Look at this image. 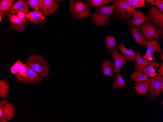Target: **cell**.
I'll list each match as a JSON object with an SVG mask.
<instances>
[{"mask_svg": "<svg viewBox=\"0 0 163 122\" xmlns=\"http://www.w3.org/2000/svg\"><path fill=\"white\" fill-rule=\"evenodd\" d=\"M111 3L115 7L112 17L113 21L117 22L130 19L136 10L130 6L127 0H112Z\"/></svg>", "mask_w": 163, "mask_h": 122, "instance_id": "1", "label": "cell"}, {"mask_svg": "<svg viewBox=\"0 0 163 122\" xmlns=\"http://www.w3.org/2000/svg\"><path fill=\"white\" fill-rule=\"evenodd\" d=\"M113 5L96 8L92 14V20L96 26L105 28L109 23L115 9Z\"/></svg>", "mask_w": 163, "mask_h": 122, "instance_id": "2", "label": "cell"}, {"mask_svg": "<svg viewBox=\"0 0 163 122\" xmlns=\"http://www.w3.org/2000/svg\"><path fill=\"white\" fill-rule=\"evenodd\" d=\"M25 63L28 66L43 77H48L50 68L48 62L41 55L32 54L26 60Z\"/></svg>", "mask_w": 163, "mask_h": 122, "instance_id": "3", "label": "cell"}, {"mask_svg": "<svg viewBox=\"0 0 163 122\" xmlns=\"http://www.w3.org/2000/svg\"><path fill=\"white\" fill-rule=\"evenodd\" d=\"M69 3L70 11L75 19H86L90 16L91 9L84 1L71 0Z\"/></svg>", "mask_w": 163, "mask_h": 122, "instance_id": "4", "label": "cell"}, {"mask_svg": "<svg viewBox=\"0 0 163 122\" xmlns=\"http://www.w3.org/2000/svg\"><path fill=\"white\" fill-rule=\"evenodd\" d=\"M147 16L148 20L157 29L159 38L163 40V13L156 7L151 6L148 8Z\"/></svg>", "mask_w": 163, "mask_h": 122, "instance_id": "5", "label": "cell"}, {"mask_svg": "<svg viewBox=\"0 0 163 122\" xmlns=\"http://www.w3.org/2000/svg\"><path fill=\"white\" fill-rule=\"evenodd\" d=\"M149 99L154 100L157 98L163 91V77L157 75L150 79Z\"/></svg>", "mask_w": 163, "mask_h": 122, "instance_id": "6", "label": "cell"}, {"mask_svg": "<svg viewBox=\"0 0 163 122\" xmlns=\"http://www.w3.org/2000/svg\"><path fill=\"white\" fill-rule=\"evenodd\" d=\"M14 106L12 103L2 99L0 101V122L11 120L15 114Z\"/></svg>", "mask_w": 163, "mask_h": 122, "instance_id": "7", "label": "cell"}, {"mask_svg": "<svg viewBox=\"0 0 163 122\" xmlns=\"http://www.w3.org/2000/svg\"><path fill=\"white\" fill-rule=\"evenodd\" d=\"M139 27L147 41L152 40L155 39L160 41L158 31L150 22L147 20L142 24Z\"/></svg>", "mask_w": 163, "mask_h": 122, "instance_id": "8", "label": "cell"}, {"mask_svg": "<svg viewBox=\"0 0 163 122\" xmlns=\"http://www.w3.org/2000/svg\"><path fill=\"white\" fill-rule=\"evenodd\" d=\"M5 20L10 23L9 28L19 32L25 30L28 22L26 19L19 18L15 15L10 14Z\"/></svg>", "mask_w": 163, "mask_h": 122, "instance_id": "9", "label": "cell"}, {"mask_svg": "<svg viewBox=\"0 0 163 122\" xmlns=\"http://www.w3.org/2000/svg\"><path fill=\"white\" fill-rule=\"evenodd\" d=\"M26 67V72L25 76L21 78L17 81L23 84H32L42 81L41 76L25 64Z\"/></svg>", "mask_w": 163, "mask_h": 122, "instance_id": "10", "label": "cell"}, {"mask_svg": "<svg viewBox=\"0 0 163 122\" xmlns=\"http://www.w3.org/2000/svg\"><path fill=\"white\" fill-rule=\"evenodd\" d=\"M26 19L33 23L42 26L49 21L43 14L41 10L36 9L34 11L28 13L25 15Z\"/></svg>", "mask_w": 163, "mask_h": 122, "instance_id": "11", "label": "cell"}, {"mask_svg": "<svg viewBox=\"0 0 163 122\" xmlns=\"http://www.w3.org/2000/svg\"><path fill=\"white\" fill-rule=\"evenodd\" d=\"M146 45L147 47L146 52L144 55L141 57L149 61H155L156 60L153 56L154 52H156L161 54L162 52L161 47L157 40L155 39L152 40L147 41Z\"/></svg>", "mask_w": 163, "mask_h": 122, "instance_id": "12", "label": "cell"}, {"mask_svg": "<svg viewBox=\"0 0 163 122\" xmlns=\"http://www.w3.org/2000/svg\"><path fill=\"white\" fill-rule=\"evenodd\" d=\"M132 16V19L125 21L130 29L133 27L139 26L144 22L148 20L147 16L140 10L136 9Z\"/></svg>", "mask_w": 163, "mask_h": 122, "instance_id": "13", "label": "cell"}, {"mask_svg": "<svg viewBox=\"0 0 163 122\" xmlns=\"http://www.w3.org/2000/svg\"><path fill=\"white\" fill-rule=\"evenodd\" d=\"M59 7V5L53 0H43L42 9L43 13L46 17L55 13Z\"/></svg>", "mask_w": 163, "mask_h": 122, "instance_id": "14", "label": "cell"}, {"mask_svg": "<svg viewBox=\"0 0 163 122\" xmlns=\"http://www.w3.org/2000/svg\"><path fill=\"white\" fill-rule=\"evenodd\" d=\"M117 51L118 49H116L109 52L114 60V71L115 74L119 73L121 70L122 67L127 62L126 57L122 55L119 54Z\"/></svg>", "mask_w": 163, "mask_h": 122, "instance_id": "15", "label": "cell"}, {"mask_svg": "<svg viewBox=\"0 0 163 122\" xmlns=\"http://www.w3.org/2000/svg\"><path fill=\"white\" fill-rule=\"evenodd\" d=\"M29 11V4L26 1L20 0L15 3L10 11V15H14L20 11H23L27 14Z\"/></svg>", "mask_w": 163, "mask_h": 122, "instance_id": "16", "label": "cell"}, {"mask_svg": "<svg viewBox=\"0 0 163 122\" xmlns=\"http://www.w3.org/2000/svg\"><path fill=\"white\" fill-rule=\"evenodd\" d=\"M102 71L103 75H107L113 79L115 76L114 65L112 61L107 58L103 61L101 65Z\"/></svg>", "mask_w": 163, "mask_h": 122, "instance_id": "17", "label": "cell"}, {"mask_svg": "<svg viewBox=\"0 0 163 122\" xmlns=\"http://www.w3.org/2000/svg\"><path fill=\"white\" fill-rule=\"evenodd\" d=\"M130 29L131 34L135 38V41L139 46H145L147 41L143 36L139 27H133Z\"/></svg>", "mask_w": 163, "mask_h": 122, "instance_id": "18", "label": "cell"}, {"mask_svg": "<svg viewBox=\"0 0 163 122\" xmlns=\"http://www.w3.org/2000/svg\"><path fill=\"white\" fill-rule=\"evenodd\" d=\"M15 0H1L0 1V15L4 17L9 14V9L16 1Z\"/></svg>", "mask_w": 163, "mask_h": 122, "instance_id": "19", "label": "cell"}, {"mask_svg": "<svg viewBox=\"0 0 163 122\" xmlns=\"http://www.w3.org/2000/svg\"><path fill=\"white\" fill-rule=\"evenodd\" d=\"M118 48L121 51V54L125 57L127 61L135 60L136 54L134 51L130 48L127 49L123 44L121 43L118 46Z\"/></svg>", "mask_w": 163, "mask_h": 122, "instance_id": "20", "label": "cell"}, {"mask_svg": "<svg viewBox=\"0 0 163 122\" xmlns=\"http://www.w3.org/2000/svg\"><path fill=\"white\" fill-rule=\"evenodd\" d=\"M141 51L139 50L135 56V61L136 63L135 64V70L137 71H143L144 68L149 64L148 60L140 56L139 54Z\"/></svg>", "mask_w": 163, "mask_h": 122, "instance_id": "21", "label": "cell"}, {"mask_svg": "<svg viewBox=\"0 0 163 122\" xmlns=\"http://www.w3.org/2000/svg\"><path fill=\"white\" fill-rule=\"evenodd\" d=\"M150 79L144 81L135 83L134 90L138 93L141 94H146L149 88Z\"/></svg>", "mask_w": 163, "mask_h": 122, "instance_id": "22", "label": "cell"}, {"mask_svg": "<svg viewBox=\"0 0 163 122\" xmlns=\"http://www.w3.org/2000/svg\"><path fill=\"white\" fill-rule=\"evenodd\" d=\"M149 64L143 69V71L144 73L151 78L158 75L159 74L155 73L156 70L153 68L154 66L158 67L159 66L158 63L155 61H149Z\"/></svg>", "mask_w": 163, "mask_h": 122, "instance_id": "23", "label": "cell"}, {"mask_svg": "<svg viewBox=\"0 0 163 122\" xmlns=\"http://www.w3.org/2000/svg\"><path fill=\"white\" fill-rule=\"evenodd\" d=\"M105 46L107 50L110 51L116 49L117 45L115 38L113 36H105Z\"/></svg>", "mask_w": 163, "mask_h": 122, "instance_id": "24", "label": "cell"}, {"mask_svg": "<svg viewBox=\"0 0 163 122\" xmlns=\"http://www.w3.org/2000/svg\"><path fill=\"white\" fill-rule=\"evenodd\" d=\"M10 84L6 81L0 80V97L2 99L6 98L9 94Z\"/></svg>", "mask_w": 163, "mask_h": 122, "instance_id": "25", "label": "cell"}, {"mask_svg": "<svg viewBox=\"0 0 163 122\" xmlns=\"http://www.w3.org/2000/svg\"><path fill=\"white\" fill-rule=\"evenodd\" d=\"M130 77L135 82H143L149 80L148 76L144 74L142 71L136 70L132 73Z\"/></svg>", "mask_w": 163, "mask_h": 122, "instance_id": "26", "label": "cell"}, {"mask_svg": "<svg viewBox=\"0 0 163 122\" xmlns=\"http://www.w3.org/2000/svg\"><path fill=\"white\" fill-rule=\"evenodd\" d=\"M122 75L119 73L115 75L113 79V88L115 89L122 88L126 85L125 81L122 78Z\"/></svg>", "mask_w": 163, "mask_h": 122, "instance_id": "27", "label": "cell"}, {"mask_svg": "<svg viewBox=\"0 0 163 122\" xmlns=\"http://www.w3.org/2000/svg\"><path fill=\"white\" fill-rule=\"evenodd\" d=\"M111 1V0H86L84 1L89 6H93L96 8L102 6L108 5Z\"/></svg>", "mask_w": 163, "mask_h": 122, "instance_id": "28", "label": "cell"}, {"mask_svg": "<svg viewBox=\"0 0 163 122\" xmlns=\"http://www.w3.org/2000/svg\"><path fill=\"white\" fill-rule=\"evenodd\" d=\"M26 1L31 9L35 10L37 9H42L43 0H29Z\"/></svg>", "mask_w": 163, "mask_h": 122, "instance_id": "29", "label": "cell"}, {"mask_svg": "<svg viewBox=\"0 0 163 122\" xmlns=\"http://www.w3.org/2000/svg\"><path fill=\"white\" fill-rule=\"evenodd\" d=\"M130 6L132 8L145 7L144 0H127Z\"/></svg>", "mask_w": 163, "mask_h": 122, "instance_id": "30", "label": "cell"}, {"mask_svg": "<svg viewBox=\"0 0 163 122\" xmlns=\"http://www.w3.org/2000/svg\"><path fill=\"white\" fill-rule=\"evenodd\" d=\"M23 63L19 60H16L15 63L10 67V70L12 74H17L19 72Z\"/></svg>", "mask_w": 163, "mask_h": 122, "instance_id": "31", "label": "cell"}, {"mask_svg": "<svg viewBox=\"0 0 163 122\" xmlns=\"http://www.w3.org/2000/svg\"><path fill=\"white\" fill-rule=\"evenodd\" d=\"M26 72V67L25 64L23 63L21 66L19 72L16 74L15 75L17 80H18L21 77L25 76Z\"/></svg>", "mask_w": 163, "mask_h": 122, "instance_id": "32", "label": "cell"}, {"mask_svg": "<svg viewBox=\"0 0 163 122\" xmlns=\"http://www.w3.org/2000/svg\"><path fill=\"white\" fill-rule=\"evenodd\" d=\"M155 5L163 13V0H155Z\"/></svg>", "mask_w": 163, "mask_h": 122, "instance_id": "33", "label": "cell"}, {"mask_svg": "<svg viewBox=\"0 0 163 122\" xmlns=\"http://www.w3.org/2000/svg\"><path fill=\"white\" fill-rule=\"evenodd\" d=\"M158 75L163 76V63L161 62L160 64V66L158 69Z\"/></svg>", "mask_w": 163, "mask_h": 122, "instance_id": "34", "label": "cell"}, {"mask_svg": "<svg viewBox=\"0 0 163 122\" xmlns=\"http://www.w3.org/2000/svg\"><path fill=\"white\" fill-rule=\"evenodd\" d=\"M26 15L25 13L23 11H20L16 15L19 18L23 19Z\"/></svg>", "mask_w": 163, "mask_h": 122, "instance_id": "35", "label": "cell"}, {"mask_svg": "<svg viewBox=\"0 0 163 122\" xmlns=\"http://www.w3.org/2000/svg\"><path fill=\"white\" fill-rule=\"evenodd\" d=\"M144 1L148 2L152 5H155V0H145Z\"/></svg>", "mask_w": 163, "mask_h": 122, "instance_id": "36", "label": "cell"}, {"mask_svg": "<svg viewBox=\"0 0 163 122\" xmlns=\"http://www.w3.org/2000/svg\"><path fill=\"white\" fill-rule=\"evenodd\" d=\"M160 59L162 60H163V49H162V52L161 53L160 55Z\"/></svg>", "mask_w": 163, "mask_h": 122, "instance_id": "37", "label": "cell"}, {"mask_svg": "<svg viewBox=\"0 0 163 122\" xmlns=\"http://www.w3.org/2000/svg\"><path fill=\"white\" fill-rule=\"evenodd\" d=\"M54 1L55 2L58 3L60 2L61 1H62V0H54Z\"/></svg>", "mask_w": 163, "mask_h": 122, "instance_id": "38", "label": "cell"}, {"mask_svg": "<svg viewBox=\"0 0 163 122\" xmlns=\"http://www.w3.org/2000/svg\"><path fill=\"white\" fill-rule=\"evenodd\" d=\"M0 21H1V16L0 15Z\"/></svg>", "mask_w": 163, "mask_h": 122, "instance_id": "39", "label": "cell"}]
</instances>
